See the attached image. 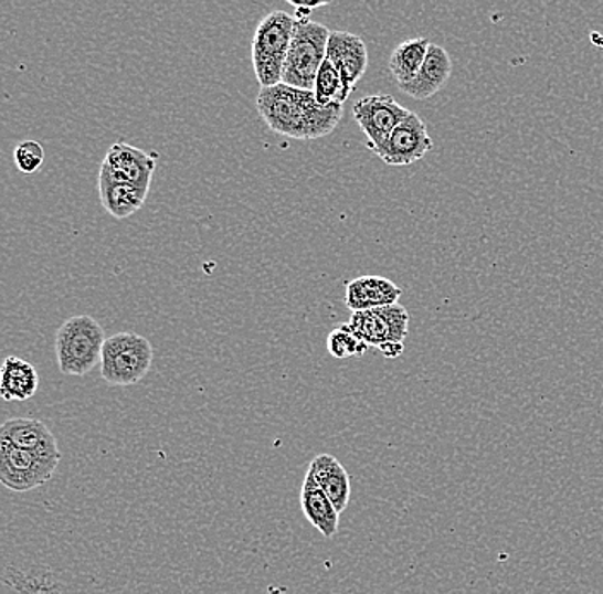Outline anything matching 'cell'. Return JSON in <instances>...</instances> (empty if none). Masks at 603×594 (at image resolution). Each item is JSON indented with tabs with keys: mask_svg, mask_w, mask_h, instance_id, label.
Wrapping results in <instances>:
<instances>
[{
	"mask_svg": "<svg viewBox=\"0 0 603 594\" xmlns=\"http://www.w3.org/2000/svg\"><path fill=\"white\" fill-rule=\"evenodd\" d=\"M307 475L325 491L341 515L347 509L351 496L350 475L345 466L331 454H319L310 462Z\"/></svg>",
	"mask_w": 603,
	"mask_h": 594,
	"instance_id": "9a60e30c",
	"label": "cell"
},
{
	"mask_svg": "<svg viewBox=\"0 0 603 594\" xmlns=\"http://www.w3.org/2000/svg\"><path fill=\"white\" fill-rule=\"evenodd\" d=\"M379 351H381L387 359H398V357H401V353L405 351V344L403 343H387L382 344L381 348H379Z\"/></svg>",
	"mask_w": 603,
	"mask_h": 594,
	"instance_id": "cb8c5ba5",
	"label": "cell"
},
{
	"mask_svg": "<svg viewBox=\"0 0 603 594\" xmlns=\"http://www.w3.org/2000/svg\"><path fill=\"white\" fill-rule=\"evenodd\" d=\"M154 347L145 336L119 332L105 341L102 378L110 385H134L148 375Z\"/></svg>",
	"mask_w": 603,
	"mask_h": 594,
	"instance_id": "5b68a950",
	"label": "cell"
},
{
	"mask_svg": "<svg viewBox=\"0 0 603 594\" xmlns=\"http://www.w3.org/2000/svg\"><path fill=\"white\" fill-rule=\"evenodd\" d=\"M401 294L403 291L400 286L391 279L382 276H360L348 283L345 304L351 312H362L398 304Z\"/></svg>",
	"mask_w": 603,
	"mask_h": 594,
	"instance_id": "5bb4252c",
	"label": "cell"
},
{
	"mask_svg": "<svg viewBox=\"0 0 603 594\" xmlns=\"http://www.w3.org/2000/svg\"><path fill=\"white\" fill-rule=\"evenodd\" d=\"M329 354L335 359H353V357H362L369 344L363 343L362 339L357 338L353 332L350 331L348 325H340L338 328L332 329L328 336Z\"/></svg>",
	"mask_w": 603,
	"mask_h": 594,
	"instance_id": "44dd1931",
	"label": "cell"
},
{
	"mask_svg": "<svg viewBox=\"0 0 603 594\" xmlns=\"http://www.w3.org/2000/svg\"><path fill=\"white\" fill-rule=\"evenodd\" d=\"M104 163L110 168L115 177L133 183L141 191L149 192L155 168H157V155H148L127 142H115L108 149Z\"/></svg>",
	"mask_w": 603,
	"mask_h": 594,
	"instance_id": "7c38bea8",
	"label": "cell"
},
{
	"mask_svg": "<svg viewBox=\"0 0 603 594\" xmlns=\"http://www.w3.org/2000/svg\"><path fill=\"white\" fill-rule=\"evenodd\" d=\"M105 331L92 316H73L65 320L55 336L59 367L65 375H86L104 354Z\"/></svg>",
	"mask_w": 603,
	"mask_h": 594,
	"instance_id": "7a4b0ae2",
	"label": "cell"
},
{
	"mask_svg": "<svg viewBox=\"0 0 603 594\" xmlns=\"http://www.w3.org/2000/svg\"><path fill=\"white\" fill-rule=\"evenodd\" d=\"M0 441H6L18 449L35 454L45 462L57 463V465L61 463L57 438L40 420H8L0 428Z\"/></svg>",
	"mask_w": 603,
	"mask_h": 594,
	"instance_id": "8fae6325",
	"label": "cell"
},
{
	"mask_svg": "<svg viewBox=\"0 0 603 594\" xmlns=\"http://www.w3.org/2000/svg\"><path fill=\"white\" fill-rule=\"evenodd\" d=\"M329 28L314 21L295 20L294 39L283 67L282 83L313 92L317 73L328 57Z\"/></svg>",
	"mask_w": 603,
	"mask_h": 594,
	"instance_id": "277c9868",
	"label": "cell"
},
{
	"mask_svg": "<svg viewBox=\"0 0 603 594\" xmlns=\"http://www.w3.org/2000/svg\"><path fill=\"white\" fill-rule=\"evenodd\" d=\"M431 42L427 39H410L401 42L390 57V71L398 86H406L415 79L427 59Z\"/></svg>",
	"mask_w": 603,
	"mask_h": 594,
	"instance_id": "d6986e66",
	"label": "cell"
},
{
	"mask_svg": "<svg viewBox=\"0 0 603 594\" xmlns=\"http://www.w3.org/2000/svg\"><path fill=\"white\" fill-rule=\"evenodd\" d=\"M290 4L295 8V20L306 21L309 20V15L313 14L316 9L325 8V6H328V2H316V4H306V2L297 4V2H290Z\"/></svg>",
	"mask_w": 603,
	"mask_h": 594,
	"instance_id": "603a6c76",
	"label": "cell"
},
{
	"mask_svg": "<svg viewBox=\"0 0 603 594\" xmlns=\"http://www.w3.org/2000/svg\"><path fill=\"white\" fill-rule=\"evenodd\" d=\"M302 512L309 519L310 524L316 528L322 537L332 538L337 534L340 524V512L332 506L325 491L317 487L316 481L306 475L304 487L300 490Z\"/></svg>",
	"mask_w": 603,
	"mask_h": 594,
	"instance_id": "e0dca14e",
	"label": "cell"
},
{
	"mask_svg": "<svg viewBox=\"0 0 603 594\" xmlns=\"http://www.w3.org/2000/svg\"><path fill=\"white\" fill-rule=\"evenodd\" d=\"M410 114L391 95L363 96L353 105V118L367 136V148H375L387 141L401 120Z\"/></svg>",
	"mask_w": 603,
	"mask_h": 594,
	"instance_id": "9c48e42d",
	"label": "cell"
},
{
	"mask_svg": "<svg viewBox=\"0 0 603 594\" xmlns=\"http://www.w3.org/2000/svg\"><path fill=\"white\" fill-rule=\"evenodd\" d=\"M328 59L340 73L345 93L350 96L369 65L366 42L348 31H331L328 40Z\"/></svg>",
	"mask_w": 603,
	"mask_h": 594,
	"instance_id": "30bf717a",
	"label": "cell"
},
{
	"mask_svg": "<svg viewBox=\"0 0 603 594\" xmlns=\"http://www.w3.org/2000/svg\"><path fill=\"white\" fill-rule=\"evenodd\" d=\"M348 328L369 347L403 343L409 336L410 314L401 304L351 312Z\"/></svg>",
	"mask_w": 603,
	"mask_h": 594,
	"instance_id": "8992f818",
	"label": "cell"
},
{
	"mask_svg": "<svg viewBox=\"0 0 603 594\" xmlns=\"http://www.w3.org/2000/svg\"><path fill=\"white\" fill-rule=\"evenodd\" d=\"M294 30L295 18L285 11L272 12L257 24L253 39V65L261 88L282 83Z\"/></svg>",
	"mask_w": 603,
	"mask_h": 594,
	"instance_id": "3957f363",
	"label": "cell"
},
{
	"mask_svg": "<svg viewBox=\"0 0 603 594\" xmlns=\"http://www.w3.org/2000/svg\"><path fill=\"white\" fill-rule=\"evenodd\" d=\"M39 372L20 357H8L0 370V394L6 401H27L39 391Z\"/></svg>",
	"mask_w": 603,
	"mask_h": 594,
	"instance_id": "ac0fdd59",
	"label": "cell"
},
{
	"mask_svg": "<svg viewBox=\"0 0 603 594\" xmlns=\"http://www.w3.org/2000/svg\"><path fill=\"white\" fill-rule=\"evenodd\" d=\"M432 148L434 142L429 136L427 124L421 115L410 110L405 120H401L387 141L372 152L391 167H406L422 160Z\"/></svg>",
	"mask_w": 603,
	"mask_h": 594,
	"instance_id": "ba28073f",
	"label": "cell"
},
{
	"mask_svg": "<svg viewBox=\"0 0 603 594\" xmlns=\"http://www.w3.org/2000/svg\"><path fill=\"white\" fill-rule=\"evenodd\" d=\"M257 112L273 132L298 141L326 138L337 129L343 117V105L317 104L314 92L276 84L261 88Z\"/></svg>",
	"mask_w": 603,
	"mask_h": 594,
	"instance_id": "6da1fadb",
	"label": "cell"
},
{
	"mask_svg": "<svg viewBox=\"0 0 603 594\" xmlns=\"http://www.w3.org/2000/svg\"><path fill=\"white\" fill-rule=\"evenodd\" d=\"M45 161V149L39 141H23L14 149V163L20 168L21 172L31 176L39 172Z\"/></svg>",
	"mask_w": 603,
	"mask_h": 594,
	"instance_id": "7402d4cb",
	"label": "cell"
},
{
	"mask_svg": "<svg viewBox=\"0 0 603 594\" xmlns=\"http://www.w3.org/2000/svg\"><path fill=\"white\" fill-rule=\"evenodd\" d=\"M453 73V62L443 46L431 43L427 59L415 79L406 86H401V92L412 96L413 99H427L437 95L446 86Z\"/></svg>",
	"mask_w": 603,
	"mask_h": 594,
	"instance_id": "2e32d148",
	"label": "cell"
},
{
	"mask_svg": "<svg viewBox=\"0 0 603 594\" xmlns=\"http://www.w3.org/2000/svg\"><path fill=\"white\" fill-rule=\"evenodd\" d=\"M98 191L99 201L104 204L105 211L115 220H126L134 213H138L148 198V192L115 177L105 163H102L99 168Z\"/></svg>",
	"mask_w": 603,
	"mask_h": 594,
	"instance_id": "4fadbf2b",
	"label": "cell"
},
{
	"mask_svg": "<svg viewBox=\"0 0 603 594\" xmlns=\"http://www.w3.org/2000/svg\"><path fill=\"white\" fill-rule=\"evenodd\" d=\"M313 92L316 95L317 104L322 105V107L335 104L343 105L348 99L340 73L328 57L322 62L321 70L317 73Z\"/></svg>",
	"mask_w": 603,
	"mask_h": 594,
	"instance_id": "ffe728a7",
	"label": "cell"
},
{
	"mask_svg": "<svg viewBox=\"0 0 603 594\" xmlns=\"http://www.w3.org/2000/svg\"><path fill=\"white\" fill-rule=\"evenodd\" d=\"M57 468V463L45 462L35 454L0 441V481L9 490L18 494L35 490L49 484Z\"/></svg>",
	"mask_w": 603,
	"mask_h": 594,
	"instance_id": "52a82bcc",
	"label": "cell"
}]
</instances>
